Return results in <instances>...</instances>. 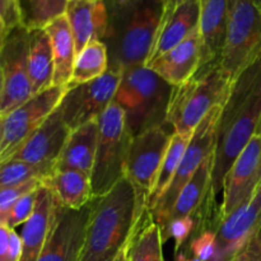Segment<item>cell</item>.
Masks as SVG:
<instances>
[{"label":"cell","instance_id":"cell-29","mask_svg":"<svg viewBox=\"0 0 261 261\" xmlns=\"http://www.w3.org/2000/svg\"><path fill=\"white\" fill-rule=\"evenodd\" d=\"M190 139L191 137H185V135L176 134V133L173 135L167 153H166L162 165H161L160 172H158L157 178H155L154 188H153L152 194H150L149 204H148V211H152L153 206L157 204L161 196L166 193V190L170 186Z\"/></svg>","mask_w":261,"mask_h":261},{"label":"cell","instance_id":"cell-38","mask_svg":"<svg viewBox=\"0 0 261 261\" xmlns=\"http://www.w3.org/2000/svg\"><path fill=\"white\" fill-rule=\"evenodd\" d=\"M0 17L4 20L8 31L22 25L18 0H0Z\"/></svg>","mask_w":261,"mask_h":261},{"label":"cell","instance_id":"cell-43","mask_svg":"<svg viewBox=\"0 0 261 261\" xmlns=\"http://www.w3.org/2000/svg\"><path fill=\"white\" fill-rule=\"evenodd\" d=\"M3 93H4V75H3V69L0 65V102H2Z\"/></svg>","mask_w":261,"mask_h":261},{"label":"cell","instance_id":"cell-32","mask_svg":"<svg viewBox=\"0 0 261 261\" xmlns=\"http://www.w3.org/2000/svg\"><path fill=\"white\" fill-rule=\"evenodd\" d=\"M196 228L195 217H182V218L171 219L165 227L161 229L162 242L165 244L168 239L175 240V254L177 255L181 249H184L186 241L191 237Z\"/></svg>","mask_w":261,"mask_h":261},{"label":"cell","instance_id":"cell-6","mask_svg":"<svg viewBox=\"0 0 261 261\" xmlns=\"http://www.w3.org/2000/svg\"><path fill=\"white\" fill-rule=\"evenodd\" d=\"M133 137L126 127L121 107L112 102L98 117V140L91 173L93 198L109 193L125 176Z\"/></svg>","mask_w":261,"mask_h":261},{"label":"cell","instance_id":"cell-23","mask_svg":"<svg viewBox=\"0 0 261 261\" xmlns=\"http://www.w3.org/2000/svg\"><path fill=\"white\" fill-rule=\"evenodd\" d=\"M43 30L47 32L53 46L55 65L53 86H68L76 59L75 42L68 17L63 14L55 18Z\"/></svg>","mask_w":261,"mask_h":261},{"label":"cell","instance_id":"cell-13","mask_svg":"<svg viewBox=\"0 0 261 261\" xmlns=\"http://www.w3.org/2000/svg\"><path fill=\"white\" fill-rule=\"evenodd\" d=\"M91 203L82 209L64 206L55 198L53 226L37 261H81Z\"/></svg>","mask_w":261,"mask_h":261},{"label":"cell","instance_id":"cell-21","mask_svg":"<svg viewBox=\"0 0 261 261\" xmlns=\"http://www.w3.org/2000/svg\"><path fill=\"white\" fill-rule=\"evenodd\" d=\"M55 211V195L45 185H41L37 191V200L31 218L23 224L22 257L20 261H37L46 244Z\"/></svg>","mask_w":261,"mask_h":261},{"label":"cell","instance_id":"cell-11","mask_svg":"<svg viewBox=\"0 0 261 261\" xmlns=\"http://www.w3.org/2000/svg\"><path fill=\"white\" fill-rule=\"evenodd\" d=\"M30 30L15 27L8 35L0 53V65L4 75V93L0 102V116H5L33 96L28 75Z\"/></svg>","mask_w":261,"mask_h":261},{"label":"cell","instance_id":"cell-35","mask_svg":"<svg viewBox=\"0 0 261 261\" xmlns=\"http://www.w3.org/2000/svg\"><path fill=\"white\" fill-rule=\"evenodd\" d=\"M22 240L13 228L0 224V261H20Z\"/></svg>","mask_w":261,"mask_h":261},{"label":"cell","instance_id":"cell-25","mask_svg":"<svg viewBox=\"0 0 261 261\" xmlns=\"http://www.w3.org/2000/svg\"><path fill=\"white\" fill-rule=\"evenodd\" d=\"M54 54L50 37L43 28L30 31L28 43V75L33 94L53 87Z\"/></svg>","mask_w":261,"mask_h":261},{"label":"cell","instance_id":"cell-39","mask_svg":"<svg viewBox=\"0 0 261 261\" xmlns=\"http://www.w3.org/2000/svg\"><path fill=\"white\" fill-rule=\"evenodd\" d=\"M130 245H132V237H130L129 242H127L126 245H125L124 247H122L121 251L119 252V254L116 255V257H115L112 261H129V252H130Z\"/></svg>","mask_w":261,"mask_h":261},{"label":"cell","instance_id":"cell-24","mask_svg":"<svg viewBox=\"0 0 261 261\" xmlns=\"http://www.w3.org/2000/svg\"><path fill=\"white\" fill-rule=\"evenodd\" d=\"M60 204L70 209H82L93 199L91 176L76 170H54L42 178Z\"/></svg>","mask_w":261,"mask_h":261},{"label":"cell","instance_id":"cell-33","mask_svg":"<svg viewBox=\"0 0 261 261\" xmlns=\"http://www.w3.org/2000/svg\"><path fill=\"white\" fill-rule=\"evenodd\" d=\"M41 185H42V180L35 178V180L27 181L24 184H20V185L8 186V188L0 189V224L7 226L8 218H9L10 212H12L14 204L23 195L36 190Z\"/></svg>","mask_w":261,"mask_h":261},{"label":"cell","instance_id":"cell-26","mask_svg":"<svg viewBox=\"0 0 261 261\" xmlns=\"http://www.w3.org/2000/svg\"><path fill=\"white\" fill-rule=\"evenodd\" d=\"M212 170H213V153L204 161L203 165L198 168L191 180L186 184L180 195L177 196L168 221L189 216L195 217L203 209L204 204L212 195Z\"/></svg>","mask_w":261,"mask_h":261},{"label":"cell","instance_id":"cell-9","mask_svg":"<svg viewBox=\"0 0 261 261\" xmlns=\"http://www.w3.org/2000/svg\"><path fill=\"white\" fill-rule=\"evenodd\" d=\"M221 111L222 106L214 107L206 115L205 119L198 125V127L194 130L188 148L184 153L182 160L178 165L177 171H176L170 186L166 190V193L161 196L157 204L153 206L152 211H149L152 213L153 219L160 226L161 229L167 223L171 211L176 203V199L180 195L182 189L191 180L198 168L203 165L204 161L214 152L217 125H218Z\"/></svg>","mask_w":261,"mask_h":261},{"label":"cell","instance_id":"cell-31","mask_svg":"<svg viewBox=\"0 0 261 261\" xmlns=\"http://www.w3.org/2000/svg\"><path fill=\"white\" fill-rule=\"evenodd\" d=\"M54 171L51 167L35 166L22 161L9 160L0 165V189L15 186L27 181L40 178L42 180Z\"/></svg>","mask_w":261,"mask_h":261},{"label":"cell","instance_id":"cell-30","mask_svg":"<svg viewBox=\"0 0 261 261\" xmlns=\"http://www.w3.org/2000/svg\"><path fill=\"white\" fill-rule=\"evenodd\" d=\"M69 0H18L22 25L27 30L45 28L51 20L65 14Z\"/></svg>","mask_w":261,"mask_h":261},{"label":"cell","instance_id":"cell-20","mask_svg":"<svg viewBox=\"0 0 261 261\" xmlns=\"http://www.w3.org/2000/svg\"><path fill=\"white\" fill-rule=\"evenodd\" d=\"M75 42L76 55L106 33L107 12L103 0H69L65 12Z\"/></svg>","mask_w":261,"mask_h":261},{"label":"cell","instance_id":"cell-15","mask_svg":"<svg viewBox=\"0 0 261 261\" xmlns=\"http://www.w3.org/2000/svg\"><path fill=\"white\" fill-rule=\"evenodd\" d=\"M261 228V186L254 196L221 218L216 228L217 254L213 261H229Z\"/></svg>","mask_w":261,"mask_h":261},{"label":"cell","instance_id":"cell-16","mask_svg":"<svg viewBox=\"0 0 261 261\" xmlns=\"http://www.w3.org/2000/svg\"><path fill=\"white\" fill-rule=\"evenodd\" d=\"M70 133V127L65 122L63 110L59 105L9 160L55 168L56 161Z\"/></svg>","mask_w":261,"mask_h":261},{"label":"cell","instance_id":"cell-42","mask_svg":"<svg viewBox=\"0 0 261 261\" xmlns=\"http://www.w3.org/2000/svg\"><path fill=\"white\" fill-rule=\"evenodd\" d=\"M175 261H203V260H200V259H196V257H194V256H189L188 254H186L185 251H180L178 252L177 255H176V260Z\"/></svg>","mask_w":261,"mask_h":261},{"label":"cell","instance_id":"cell-10","mask_svg":"<svg viewBox=\"0 0 261 261\" xmlns=\"http://www.w3.org/2000/svg\"><path fill=\"white\" fill-rule=\"evenodd\" d=\"M68 86H53L4 116L0 143V165L9 160L60 105Z\"/></svg>","mask_w":261,"mask_h":261},{"label":"cell","instance_id":"cell-40","mask_svg":"<svg viewBox=\"0 0 261 261\" xmlns=\"http://www.w3.org/2000/svg\"><path fill=\"white\" fill-rule=\"evenodd\" d=\"M162 2L163 5H165V13H163V15H166L170 14L171 12H173L175 8L178 7V5L182 2H185V0H162Z\"/></svg>","mask_w":261,"mask_h":261},{"label":"cell","instance_id":"cell-37","mask_svg":"<svg viewBox=\"0 0 261 261\" xmlns=\"http://www.w3.org/2000/svg\"><path fill=\"white\" fill-rule=\"evenodd\" d=\"M229 261H261V228Z\"/></svg>","mask_w":261,"mask_h":261},{"label":"cell","instance_id":"cell-44","mask_svg":"<svg viewBox=\"0 0 261 261\" xmlns=\"http://www.w3.org/2000/svg\"><path fill=\"white\" fill-rule=\"evenodd\" d=\"M259 185L261 186V160H260V182H259Z\"/></svg>","mask_w":261,"mask_h":261},{"label":"cell","instance_id":"cell-41","mask_svg":"<svg viewBox=\"0 0 261 261\" xmlns=\"http://www.w3.org/2000/svg\"><path fill=\"white\" fill-rule=\"evenodd\" d=\"M8 35H9V31H8L4 20H3L2 17H0V53H2L3 47H4Z\"/></svg>","mask_w":261,"mask_h":261},{"label":"cell","instance_id":"cell-18","mask_svg":"<svg viewBox=\"0 0 261 261\" xmlns=\"http://www.w3.org/2000/svg\"><path fill=\"white\" fill-rule=\"evenodd\" d=\"M200 8V0H185L170 14L163 15L147 63L172 50L199 27Z\"/></svg>","mask_w":261,"mask_h":261},{"label":"cell","instance_id":"cell-8","mask_svg":"<svg viewBox=\"0 0 261 261\" xmlns=\"http://www.w3.org/2000/svg\"><path fill=\"white\" fill-rule=\"evenodd\" d=\"M261 51V0H228V25L221 56L223 70L234 76Z\"/></svg>","mask_w":261,"mask_h":261},{"label":"cell","instance_id":"cell-36","mask_svg":"<svg viewBox=\"0 0 261 261\" xmlns=\"http://www.w3.org/2000/svg\"><path fill=\"white\" fill-rule=\"evenodd\" d=\"M37 191L38 189H36L31 193H27L14 204L7 222V226L9 228L14 229L15 227L24 224L31 218L35 211L36 200H37Z\"/></svg>","mask_w":261,"mask_h":261},{"label":"cell","instance_id":"cell-4","mask_svg":"<svg viewBox=\"0 0 261 261\" xmlns=\"http://www.w3.org/2000/svg\"><path fill=\"white\" fill-rule=\"evenodd\" d=\"M172 91L173 86L145 65L122 71L114 102L124 111L133 138L167 122Z\"/></svg>","mask_w":261,"mask_h":261},{"label":"cell","instance_id":"cell-46","mask_svg":"<svg viewBox=\"0 0 261 261\" xmlns=\"http://www.w3.org/2000/svg\"><path fill=\"white\" fill-rule=\"evenodd\" d=\"M200 2H203V0H200Z\"/></svg>","mask_w":261,"mask_h":261},{"label":"cell","instance_id":"cell-28","mask_svg":"<svg viewBox=\"0 0 261 261\" xmlns=\"http://www.w3.org/2000/svg\"><path fill=\"white\" fill-rule=\"evenodd\" d=\"M109 69L107 47L102 41L89 42L76 55L71 74L70 86L88 83L98 76L103 75Z\"/></svg>","mask_w":261,"mask_h":261},{"label":"cell","instance_id":"cell-5","mask_svg":"<svg viewBox=\"0 0 261 261\" xmlns=\"http://www.w3.org/2000/svg\"><path fill=\"white\" fill-rule=\"evenodd\" d=\"M232 78L221 63L199 66L185 83L173 87L167 122L176 134L191 137L198 125L216 106L223 107Z\"/></svg>","mask_w":261,"mask_h":261},{"label":"cell","instance_id":"cell-2","mask_svg":"<svg viewBox=\"0 0 261 261\" xmlns=\"http://www.w3.org/2000/svg\"><path fill=\"white\" fill-rule=\"evenodd\" d=\"M107 27L102 42L109 69L122 73L147 64L165 13L162 0H103Z\"/></svg>","mask_w":261,"mask_h":261},{"label":"cell","instance_id":"cell-27","mask_svg":"<svg viewBox=\"0 0 261 261\" xmlns=\"http://www.w3.org/2000/svg\"><path fill=\"white\" fill-rule=\"evenodd\" d=\"M162 246L160 226L154 222L152 213L147 211L135 224L129 261H165Z\"/></svg>","mask_w":261,"mask_h":261},{"label":"cell","instance_id":"cell-1","mask_svg":"<svg viewBox=\"0 0 261 261\" xmlns=\"http://www.w3.org/2000/svg\"><path fill=\"white\" fill-rule=\"evenodd\" d=\"M261 127V51L232 81L217 125L212 195L217 200L240 153Z\"/></svg>","mask_w":261,"mask_h":261},{"label":"cell","instance_id":"cell-34","mask_svg":"<svg viewBox=\"0 0 261 261\" xmlns=\"http://www.w3.org/2000/svg\"><path fill=\"white\" fill-rule=\"evenodd\" d=\"M189 251L194 257L203 261H213L217 254V234L214 229H205L189 241Z\"/></svg>","mask_w":261,"mask_h":261},{"label":"cell","instance_id":"cell-7","mask_svg":"<svg viewBox=\"0 0 261 261\" xmlns=\"http://www.w3.org/2000/svg\"><path fill=\"white\" fill-rule=\"evenodd\" d=\"M175 133L172 125L166 122L133 138L125 165V176L134 186L138 221L148 211L155 178Z\"/></svg>","mask_w":261,"mask_h":261},{"label":"cell","instance_id":"cell-3","mask_svg":"<svg viewBox=\"0 0 261 261\" xmlns=\"http://www.w3.org/2000/svg\"><path fill=\"white\" fill-rule=\"evenodd\" d=\"M137 198L124 176L111 190L92 199L81 261H112L129 242L137 224Z\"/></svg>","mask_w":261,"mask_h":261},{"label":"cell","instance_id":"cell-19","mask_svg":"<svg viewBox=\"0 0 261 261\" xmlns=\"http://www.w3.org/2000/svg\"><path fill=\"white\" fill-rule=\"evenodd\" d=\"M199 35H200V66L221 63L228 25V0L200 2Z\"/></svg>","mask_w":261,"mask_h":261},{"label":"cell","instance_id":"cell-12","mask_svg":"<svg viewBox=\"0 0 261 261\" xmlns=\"http://www.w3.org/2000/svg\"><path fill=\"white\" fill-rule=\"evenodd\" d=\"M121 81V73L107 70L88 83L70 86L60 102L64 119L70 130L96 120L114 102Z\"/></svg>","mask_w":261,"mask_h":261},{"label":"cell","instance_id":"cell-47","mask_svg":"<svg viewBox=\"0 0 261 261\" xmlns=\"http://www.w3.org/2000/svg\"><path fill=\"white\" fill-rule=\"evenodd\" d=\"M0 117H2V116H0Z\"/></svg>","mask_w":261,"mask_h":261},{"label":"cell","instance_id":"cell-14","mask_svg":"<svg viewBox=\"0 0 261 261\" xmlns=\"http://www.w3.org/2000/svg\"><path fill=\"white\" fill-rule=\"evenodd\" d=\"M260 160L261 133L250 140L224 178L219 219L231 214L254 196L260 182Z\"/></svg>","mask_w":261,"mask_h":261},{"label":"cell","instance_id":"cell-22","mask_svg":"<svg viewBox=\"0 0 261 261\" xmlns=\"http://www.w3.org/2000/svg\"><path fill=\"white\" fill-rule=\"evenodd\" d=\"M98 140V119L71 130L54 170H76L91 176Z\"/></svg>","mask_w":261,"mask_h":261},{"label":"cell","instance_id":"cell-45","mask_svg":"<svg viewBox=\"0 0 261 261\" xmlns=\"http://www.w3.org/2000/svg\"><path fill=\"white\" fill-rule=\"evenodd\" d=\"M259 133H261V127H260V132Z\"/></svg>","mask_w":261,"mask_h":261},{"label":"cell","instance_id":"cell-17","mask_svg":"<svg viewBox=\"0 0 261 261\" xmlns=\"http://www.w3.org/2000/svg\"><path fill=\"white\" fill-rule=\"evenodd\" d=\"M201 45L199 27L172 50L167 51L145 66L162 76L171 86L177 87L191 78L200 66Z\"/></svg>","mask_w":261,"mask_h":261}]
</instances>
